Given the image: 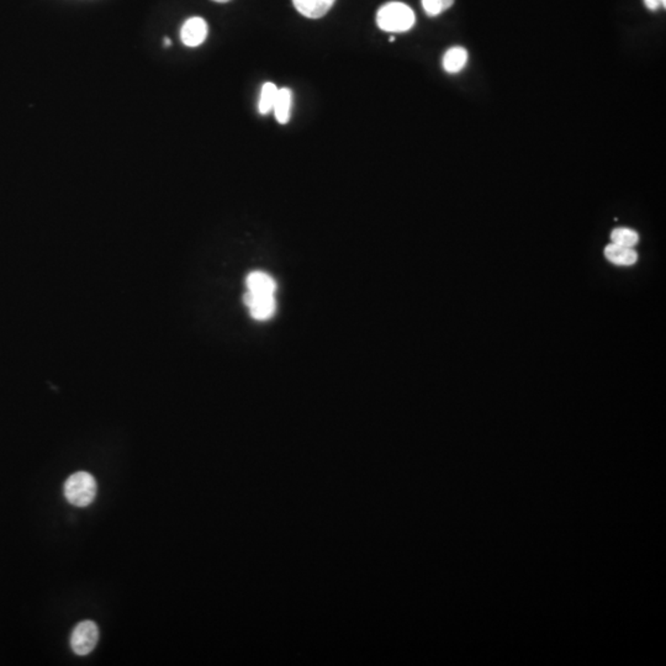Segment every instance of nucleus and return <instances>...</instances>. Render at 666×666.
Segmentation results:
<instances>
[{
    "label": "nucleus",
    "instance_id": "4468645a",
    "mask_svg": "<svg viewBox=\"0 0 666 666\" xmlns=\"http://www.w3.org/2000/svg\"><path fill=\"white\" fill-rule=\"evenodd\" d=\"M644 4L649 11H656L660 9L661 6L665 8L666 0H644Z\"/></svg>",
    "mask_w": 666,
    "mask_h": 666
},
{
    "label": "nucleus",
    "instance_id": "7ed1b4c3",
    "mask_svg": "<svg viewBox=\"0 0 666 666\" xmlns=\"http://www.w3.org/2000/svg\"><path fill=\"white\" fill-rule=\"evenodd\" d=\"M98 641L99 628L93 620H83L78 623L71 635V646L77 655H87L93 651Z\"/></svg>",
    "mask_w": 666,
    "mask_h": 666
},
{
    "label": "nucleus",
    "instance_id": "9d476101",
    "mask_svg": "<svg viewBox=\"0 0 666 666\" xmlns=\"http://www.w3.org/2000/svg\"><path fill=\"white\" fill-rule=\"evenodd\" d=\"M466 62H468L466 50L464 47L455 46L444 53L442 63H443L445 72L455 74V73H459L466 66Z\"/></svg>",
    "mask_w": 666,
    "mask_h": 666
},
{
    "label": "nucleus",
    "instance_id": "f257e3e1",
    "mask_svg": "<svg viewBox=\"0 0 666 666\" xmlns=\"http://www.w3.org/2000/svg\"><path fill=\"white\" fill-rule=\"evenodd\" d=\"M416 16L410 6L391 1L382 6L377 14L379 29L387 32H406L412 29Z\"/></svg>",
    "mask_w": 666,
    "mask_h": 666
},
{
    "label": "nucleus",
    "instance_id": "1a4fd4ad",
    "mask_svg": "<svg viewBox=\"0 0 666 666\" xmlns=\"http://www.w3.org/2000/svg\"><path fill=\"white\" fill-rule=\"evenodd\" d=\"M248 291L257 295H274L275 293V282L268 274L262 272H254L247 277Z\"/></svg>",
    "mask_w": 666,
    "mask_h": 666
},
{
    "label": "nucleus",
    "instance_id": "39448f33",
    "mask_svg": "<svg viewBox=\"0 0 666 666\" xmlns=\"http://www.w3.org/2000/svg\"><path fill=\"white\" fill-rule=\"evenodd\" d=\"M207 24L202 18H190L181 26V39L188 47H197L207 40Z\"/></svg>",
    "mask_w": 666,
    "mask_h": 666
},
{
    "label": "nucleus",
    "instance_id": "a211bd4d",
    "mask_svg": "<svg viewBox=\"0 0 666 666\" xmlns=\"http://www.w3.org/2000/svg\"><path fill=\"white\" fill-rule=\"evenodd\" d=\"M389 41H390V42H394V41H395V37H394V36L390 37V39H389Z\"/></svg>",
    "mask_w": 666,
    "mask_h": 666
},
{
    "label": "nucleus",
    "instance_id": "2eb2a0df",
    "mask_svg": "<svg viewBox=\"0 0 666 666\" xmlns=\"http://www.w3.org/2000/svg\"><path fill=\"white\" fill-rule=\"evenodd\" d=\"M455 0H440V4H442V9H443V11H447V9H450V6L455 4Z\"/></svg>",
    "mask_w": 666,
    "mask_h": 666
},
{
    "label": "nucleus",
    "instance_id": "0eeeda50",
    "mask_svg": "<svg viewBox=\"0 0 666 666\" xmlns=\"http://www.w3.org/2000/svg\"><path fill=\"white\" fill-rule=\"evenodd\" d=\"M336 0H293L296 11L309 19H320L325 16Z\"/></svg>",
    "mask_w": 666,
    "mask_h": 666
},
{
    "label": "nucleus",
    "instance_id": "dca6fc26",
    "mask_svg": "<svg viewBox=\"0 0 666 666\" xmlns=\"http://www.w3.org/2000/svg\"><path fill=\"white\" fill-rule=\"evenodd\" d=\"M214 1H217V3H228V1H231V0H214Z\"/></svg>",
    "mask_w": 666,
    "mask_h": 666
},
{
    "label": "nucleus",
    "instance_id": "ddd939ff",
    "mask_svg": "<svg viewBox=\"0 0 666 666\" xmlns=\"http://www.w3.org/2000/svg\"><path fill=\"white\" fill-rule=\"evenodd\" d=\"M422 6L429 16L439 15L443 11L440 0H422Z\"/></svg>",
    "mask_w": 666,
    "mask_h": 666
},
{
    "label": "nucleus",
    "instance_id": "20e7f679",
    "mask_svg": "<svg viewBox=\"0 0 666 666\" xmlns=\"http://www.w3.org/2000/svg\"><path fill=\"white\" fill-rule=\"evenodd\" d=\"M243 301L249 307L251 315L256 320H268L275 311L274 295H257L247 291L243 296Z\"/></svg>",
    "mask_w": 666,
    "mask_h": 666
},
{
    "label": "nucleus",
    "instance_id": "f8f14e48",
    "mask_svg": "<svg viewBox=\"0 0 666 666\" xmlns=\"http://www.w3.org/2000/svg\"><path fill=\"white\" fill-rule=\"evenodd\" d=\"M611 241L623 247L634 248L639 242V235L628 228H617L611 233Z\"/></svg>",
    "mask_w": 666,
    "mask_h": 666
},
{
    "label": "nucleus",
    "instance_id": "9b49d317",
    "mask_svg": "<svg viewBox=\"0 0 666 666\" xmlns=\"http://www.w3.org/2000/svg\"><path fill=\"white\" fill-rule=\"evenodd\" d=\"M279 89L274 83H265L261 90V97H259L258 109L259 113L262 115H267L273 111L274 103L277 99Z\"/></svg>",
    "mask_w": 666,
    "mask_h": 666
},
{
    "label": "nucleus",
    "instance_id": "f3484780",
    "mask_svg": "<svg viewBox=\"0 0 666 666\" xmlns=\"http://www.w3.org/2000/svg\"><path fill=\"white\" fill-rule=\"evenodd\" d=\"M169 45H171V41H169V39H165V46H169Z\"/></svg>",
    "mask_w": 666,
    "mask_h": 666
},
{
    "label": "nucleus",
    "instance_id": "6e6552de",
    "mask_svg": "<svg viewBox=\"0 0 666 666\" xmlns=\"http://www.w3.org/2000/svg\"><path fill=\"white\" fill-rule=\"evenodd\" d=\"M291 108H293V92L289 88L279 89L273 106L275 119L279 124H288L291 116Z\"/></svg>",
    "mask_w": 666,
    "mask_h": 666
},
{
    "label": "nucleus",
    "instance_id": "f03ea898",
    "mask_svg": "<svg viewBox=\"0 0 666 666\" xmlns=\"http://www.w3.org/2000/svg\"><path fill=\"white\" fill-rule=\"evenodd\" d=\"M97 495V481L85 471H78L64 483V496L74 506H88Z\"/></svg>",
    "mask_w": 666,
    "mask_h": 666
},
{
    "label": "nucleus",
    "instance_id": "423d86ee",
    "mask_svg": "<svg viewBox=\"0 0 666 666\" xmlns=\"http://www.w3.org/2000/svg\"><path fill=\"white\" fill-rule=\"evenodd\" d=\"M604 257L609 263L620 267H630L638 261V254L635 252L634 248L623 247L612 242L604 248Z\"/></svg>",
    "mask_w": 666,
    "mask_h": 666
}]
</instances>
